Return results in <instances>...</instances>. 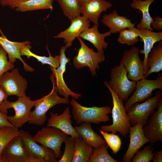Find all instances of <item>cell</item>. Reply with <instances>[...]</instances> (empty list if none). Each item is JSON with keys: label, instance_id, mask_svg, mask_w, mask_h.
Instances as JSON below:
<instances>
[{"label": "cell", "instance_id": "cell-31", "mask_svg": "<svg viewBox=\"0 0 162 162\" xmlns=\"http://www.w3.org/2000/svg\"><path fill=\"white\" fill-rule=\"evenodd\" d=\"M106 144L97 148H93L88 162H118L109 154Z\"/></svg>", "mask_w": 162, "mask_h": 162}, {"label": "cell", "instance_id": "cell-13", "mask_svg": "<svg viewBox=\"0 0 162 162\" xmlns=\"http://www.w3.org/2000/svg\"><path fill=\"white\" fill-rule=\"evenodd\" d=\"M19 134L25 147L32 157L40 160L41 162H58L53 150L38 144L28 132L20 130H19Z\"/></svg>", "mask_w": 162, "mask_h": 162}, {"label": "cell", "instance_id": "cell-15", "mask_svg": "<svg viewBox=\"0 0 162 162\" xmlns=\"http://www.w3.org/2000/svg\"><path fill=\"white\" fill-rule=\"evenodd\" d=\"M143 131L151 146L162 141V100L157 110L148 118L147 123L143 127Z\"/></svg>", "mask_w": 162, "mask_h": 162}, {"label": "cell", "instance_id": "cell-18", "mask_svg": "<svg viewBox=\"0 0 162 162\" xmlns=\"http://www.w3.org/2000/svg\"><path fill=\"white\" fill-rule=\"evenodd\" d=\"M0 45L5 50L8 55L9 61L14 64L17 59L22 63L24 70L28 72H32L34 69L28 65L21 57L20 51L21 49L26 45L30 44V42L26 40L22 42L12 41L8 39L0 29Z\"/></svg>", "mask_w": 162, "mask_h": 162}, {"label": "cell", "instance_id": "cell-29", "mask_svg": "<svg viewBox=\"0 0 162 162\" xmlns=\"http://www.w3.org/2000/svg\"><path fill=\"white\" fill-rule=\"evenodd\" d=\"M53 0H25L14 8L16 11L25 12L49 9L52 10Z\"/></svg>", "mask_w": 162, "mask_h": 162}, {"label": "cell", "instance_id": "cell-14", "mask_svg": "<svg viewBox=\"0 0 162 162\" xmlns=\"http://www.w3.org/2000/svg\"><path fill=\"white\" fill-rule=\"evenodd\" d=\"M65 46H62L60 50V62L59 66L56 68L50 67L54 77L58 94L64 98L69 99L70 96L75 99L82 97L80 93H75L71 91L67 86L63 79V74L65 71L66 66L69 63L70 59L67 58L65 54L66 50Z\"/></svg>", "mask_w": 162, "mask_h": 162}, {"label": "cell", "instance_id": "cell-25", "mask_svg": "<svg viewBox=\"0 0 162 162\" xmlns=\"http://www.w3.org/2000/svg\"><path fill=\"white\" fill-rule=\"evenodd\" d=\"M155 0H132L130 7L132 8L139 10L142 12V17L140 22L137 25L138 29L146 28L151 31L153 29L151 26L153 21L149 12V7Z\"/></svg>", "mask_w": 162, "mask_h": 162}, {"label": "cell", "instance_id": "cell-20", "mask_svg": "<svg viewBox=\"0 0 162 162\" xmlns=\"http://www.w3.org/2000/svg\"><path fill=\"white\" fill-rule=\"evenodd\" d=\"M112 6L111 3L105 0H91L81 5V14L94 25L99 26L101 13Z\"/></svg>", "mask_w": 162, "mask_h": 162}, {"label": "cell", "instance_id": "cell-17", "mask_svg": "<svg viewBox=\"0 0 162 162\" xmlns=\"http://www.w3.org/2000/svg\"><path fill=\"white\" fill-rule=\"evenodd\" d=\"M70 26L65 30L61 32L54 37V38H62L66 48L70 47L75 38L90 26V21L84 16H80L71 21Z\"/></svg>", "mask_w": 162, "mask_h": 162}, {"label": "cell", "instance_id": "cell-24", "mask_svg": "<svg viewBox=\"0 0 162 162\" xmlns=\"http://www.w3.org/2000/svg\"><path fill=\"white\" fill-rule=\"evenodd\" d=\"M74 128L80 136L94 148L106 144L105 140L92 128L91 123H82Z\"/></svg>", "mask_w": 162, "mask_h": 162}, {"label": "cell", "instance_id": "cell-8", "mask_svg": "<svg viewBox=\"0 0 162 162\" xmlns=\"http://www.w3.org/2000/svg\"><path fill=\"white\" fill-rule=\"evenodd\" d=\"M67 136L58 128L46 126L38 130L33 137L37 143L52 150L58 159L62 155L61 147Z\"/></svg>", "mask_w": 162, "mask_h": 162}, {"label": "cell", "instance_id": "cell-34", "mask_svg": "<svg viewBox=\"0 0 162 162\" xmlns=\"http://www.w3.org/2000/svg\"><path fill=\"white\" fill-rule=\"evenodd\" d=\"M99 130L103 136L106 144L112 150V153L116 154L120 150L122 144L120 137L115 134H109L101 129H99Z\"/></svg>", "mask_w": 162, "mask_h": 162}, {"label": "cell", "instance_id": "cell-22", "mask_svg": "<svg viewBox=\"0 0 162 162\" xmlns=\"http://www.w3.org/2000/svg\"><path fill=\"white\" fill-rule=\"evenodd\" d=\"M138 29L140 40L143 42L144 44L143 49L140 50L139 52L144 55L143 63L144 75L148 70L147 64L148 54L154 44L162 40V32H155L146 28Z\"/></svg>", "mask_w": 162, "mask_h": 162}, {"label": "cell", "instance_id": "cell-26", "mask_svg": "<svg viewBox=\"0 0 162 162\" xmlns=\"http://www.w3.org/2000/svg\"><path fill=\"white\" fill-rule=\"evenodd\" d=\"M147 64L148 70L144 75L146 78L153 73L159 72L162 70V41L158 42L157 45L153 46L149 53Z\"/></svg>", "mask_w": 162, "mask_h": 162}, {"label": "cell", "instance_id": "cell-5", "mask_svg": "<svg viewBox=\"0 0 162 162\" xmlns=\"http://www.w3.org/2000/svg\"><path fill=\"white\" fill-rule=\"evenodd\" d=\"M162 100L161 91L155 92L154 95L151 97L141 103L136 102L133 104L126 111L130 124L134 125L138 122L143 125L147 122L150 116L156 110Z\"/></svg>", "mask_w": 162, "mask_h": 162}, {"label": "cell", "instance_id": "cell-7", "mask_svg": "<svg viewBox=\"0 0 162 162\" xmlns=\"http://www.w3.org/2000/svg\"><path fill=\"white\" fill-rule=\"evenodd\" d=\"M77 38L81 46L77 55L73 59L74 66L77 69L87 67L92 75L93 76H96V70L99 69V64L105 60L104 55L95 52L86 45L80 37Z\"/></svg>", "mask_w": 162, "mask_h": 162}, {"label": "cell", "instance_id": "cell-27", "mask_svg": "<svg viewBox=\"0 0 162 162\" xmlns=\"http://www.w3.org/2000/svg\"><path fill=\"white\" fill-rule=\"evenodd\" d=\"M32 48L30 44H28L22 48L20 51L21 56H25L28 58L33 57L35 58L38 62H40L43 65L47 64L50 67L56 68L59 66L60 60L59 55H56L55 57L52 56L46 47L49 56L48 57L40 56L34 54L31 51Z\"/></svg>", "mask_w": 162, "mask_h": 162}, {"label": "cell", "instance_id": "cell-28", "mask_svg": "<svg viewBox=\"0 0 162 162\" xmlns=\"http://www.w3.org/2000/svg\"><path fill=\"white\" fill-rule=\"evenodd\" d=\"M75 139L74 154L72 162H88L93 148L81 137Z\"/></svg>", "mask_w": 162, "mask_h": 162}, {"label": "cell", "instance_id": "cell-40", "mask_svg": "<svg viewBox=\"0 0 162 162\" xmlns=\"http://www.w3.org/2000/svg\"><path fill=\"white\" fill-rule=\"evenodd\" d=\"M7 127H14L8 120L7 114L0 111V130Z\"/></svg>", "mask_w": 162, "mask_h": 162}, {"label": "cell", "instance_id": "cell-32", "mask_svg": "<svg viewBox=\"0 0 162 162\" xmlns=\"http://www.w3.org/2000/svg\"><path fill=\"white\" fill-rule=\"evenodd\" d=\"M117 41L122 44L132 46L139 40V31L135 27L123 29L120 32Z\"/></svg>", "mask_w": 162, "mask_h": 162}, {"label": "cell", "instance_id": "cell-6", "mask_svg": "<svg viewBox=\"0 0 162 162\" xmlns=\"http://www.w3.org/2000/svg\"><path fill=\"white\" fill-rule=\"evenodd\" d=\"M110 76L109 86L122 101H126L135 90L136 82L128 79L126 70L120 63L111 69Z\"/></svg>", "mask_w": 162, "mask_h": 162}, {"label": "cell", "instance_id": "cell-37", "mask_svg": "<svg viewBox=\"0 0 162 162\" xmlns=\"http://www.w3.org/2000/svg\"><path fill=\"white\" fill-rule=\"evenodd\" d=\"M7 53L0 45V77L6 72L12 69L14 67L13 64L8 60Z\"/></svg>", "mask_w": 162, "mask_h": 162}, {"label": "cell", "instance_id": "cell-3", "mask_svg": "<svg viewBox=\"0 0 162 162\" xmlns=\"http://www.w3.org/2000/svg\"><path fill=\"white\" fill-rule=\"evenodd\" d=\"M104 84L109 90L112 97L113 107L111 112L112 122L111 125L102 126L101 129L114 134L118 132L125 136L129 133L131 126L123 101L109 86L107 82L105 81Z\"/></svg>", "mask_w": 162, "mask_h": 162}, {"label": "cell", "instance_id": "cell-43", "mask_svg": "<svg viewBox=\"0 0 162 162\" xmlns=\"http://www.w3.org/2000/svg\"><path fill=\"white\" fill-rule=\"evenodd\" d=\"M91 0H77L79 3L81 5V6L85 3Z\"/></svg>", "mask_w": 162, "mask_h": 162}, {"label": "cell", "instance_id": "cell-4", "mask_svg": "<svg viewBox=\"0 0 162 162\" xmlns=\"http://www.w3.org/2000/svg\"><path fill=\"white\" fill-rule=\"evenodd\" d=\"M14 102L5 100L1 105L0 111L7 114L8 109L12 108L15 111L13 116H8L9 122L15 128H21L25 124L28 122L31 113V110L34 106L37 100H32L29 97L26 96L18 97Z\"/></svg>", "mask_w": 162, "mask_h": 162}, {"label": "cell", "instance_id": "cell-2", "mask_svg": "<svg viewBox=\"0 0 162 162\" xmlns=\"http://www.w3.org/2000/svg\"><path fill=\"white\" fill-rule=\"evenodd\" d=\"M70 104L73 118L77 125L84 122L99 124L110 120L108 114L111 112V109L109 106L85 107L73 98Z\"/></svg>", "mask_w": 162, "mask_h": 162}, {"label": "cell", "instance_id": "cell-12", "mask_svg": "<svg viewBox=\"0 0 162 162\" xmlns=\"http://www.w3.org/2000/svg\"><path fill=\"white\" fill-rule=\"evenodd\" d=\"M27 84L26 79L20 74L17 68L6 72L0 77V85L8 96L15 95L18 97L26 96Z\"/></svg>", "mask_w": 162, "mask_h": 162}, {"label": "cell", "instance_id": "cell-9", "mask_svg": "<svg viewBox=\"0 0 162 162\" xmlns=\"http://www.w3.org/2000/svg\"><path fill=\"white\" fill-rule=\"evenodd\" d=\"M1 158L2 162H41L29 154L19 134L5 146L1 153Z\"/></svg>", "mask_w": 162, "mask_h": 162}, {"label": "cell", "instance_id": "cell-35", "mask_svg": "<svg viewBox=\"0 0 162 162\" xmlns=\"http://www.w3.org/2000/svg\"><path fill=\"white\" fill-rule=\"evenodd\" d=\"M65 147L64 153L58 162H72L74 154L75 138L67 136L64 142Z\"/></svg>", "mask_w": 162, "mask_h": 162}, {"label": "cell", "instance_id": "cell-21", "mask_svg": "<svg viewBox=\"0 0 162 162\" xmlns=\"http://www.w3.org/2000/svg\"><path fill=\"white\" fill-rule=\"evenodd\" d=\"M101 21L109 28V31L111 34L116 33L125 29L134 28L136 24L133 23L131 20L126 16L119 15L116 10L108 14H104Z\"/></svg>", "mask_w": 162, "mask_h": 162}, {"label": "cell", "instance_id": "cell-11", "mask_svg": "<svg viewBox=\"0 0 162 162\" xmlns=\"http://www.w3.org/2000/svg\"><path fill=\"white\" fill-rule=\"evenodd\" d=\"M156 89L162 90V76L161 75L155 80L144 78L137 82L134 92L125 103L124 106L126 111L134 103L141 102L151 97L152 92Z\"/></svg>", "mask_w": 162, "mask_h": 162}, {"label": "cell", "instance_id": "cell-36", "mask_svg": "<svg viewBox=\"0 0 162 162\" xmlns=\"http://www.w3.org/2000/svg\"><path fill=\"white\" fill-rule=\"evenodd\" d=\"M150 145L146 146L142 150H138L133 156V162H149L154 155L152 153L154 148Z\"/></svg>", "mask_w": 162, "mask_h": 162}, {"label": "cell", "instance_id": "cell-19", "mask_svg": "<svg viewBox=\"0 0 162 162\" xmlns=\"http://www.w3.org/2000/svg\"><path fill=\"white\" fill-rule=\"evenodd\" d=\"M48 120L47 127H53L59 129L68 136L74 138L80 137L72 125L73 121L70 109L67 107L63 112L58 115L52 112Z\"/></svg>", "mask_w": 162, "mask_h": 162}, {"label": "cell", "instance_id": "cell-42", "mask_svg": "<svg viewBox=\"0 0 162 162\" xmlns=\"http://www.w3.org/2000/svg\"><path fill=\"white\" fill-rule=\"evenodd\" d=\"M8 96L5 91L0 85V108L4 102L7 100Z\"/></svg>", "mask_w": 162, "mask_h": 162}, {"label": "cell", "instance_id": "cell-10", "mask_svg": "<svg viewBox=\"0 0 162 162\" xmlns=\"http://www.w3.org/2000/svg\"><path fill=\"white\" fill-rule=\"evenodd\" d=\"M139 52L135 46L125 50L120 62L126 70L128 79L136 82L144 78L143 61L140 57Z\"/></svg>", "mask_w": 162, "mask_h": 162}, {"label": "cell", "instance_id": "cell-16", "mask_svg": "<svg viewBox=\"0 0 162 162\" xmlns=\"http://www.w3.org/2000/svg\"><path fill=\"white\" fill-rule=\"evenodd\" d=\"M143 125L138 122L129 128L130 143L128 148L124 155V162H131L136 152L149 140L145 136L143 131Z\"/></svg>", "mask_w": 162, "mask_h": 162}, {"label": "cell", "instance_id": "cell-1", "mask_svg": "<svg viewBox=\"0 0 162 162\" xmlns=\"http://www.w3.org/2000/svg\"><path fill=\"white\" fill-rule=\"evenodd\" d=\"M50 79L52 84V89L48 94L37 100L34 106V109L31 112L28 122L30 124L43 125L47 119L46 113L50 109L58 104L69 103V99L58 96V88L52 73L50 75Z\"/></svg>", "mask_w": 162, "mask_h": 162}, {"label": "cell", "instance_id": "cell-30", "mask_svg": "<svg viewBox=\"0 0 162 162\" xmlns=\"http://www.w3.org/2000/svg\"><path fill=\"white\" fill-rule=\"evenodd\" d=\"M64 15L71 21L80 16L81 5L77 0H57Z\"/></svg>", "mask_w": 162, "mask_h": 162}, {"label": "cell", "instance_id": "cell-38", "mask_svg": "<svg viewBox=\"0 0 162 162\" xmlns=\"http://www.w3.org/2000/svg\"><path fill=\"white\" fill-rule=\"evenodd\" d=\"M25 0H0V4L3 7H8L14 9L21 2Z\"/></svg>", "mask_w": 162, "mask_h": 162}, {"label": "cell", "instance_id": "cell-23", "mask_svg": "<svg viewBox=\"0 0 162 162\" xmlns=\"http://www.w3.org/2000/svg\"><path fill=\"white\" fill-rule=\"evenodd\" d=\"M98 25H94L83 32L79 37L82 39L91 43L97 49L98 52L104 55V50L106 49L108 44L105 40V38L110 35L109 32L100 33L98 30Z\"/></svg>", "mask_w": 162, "mask_h": 162}, {"label": "cell", "instance_id": "cell-41", "mask_svg": "<svg viewBox=\"0 0 162 162\" xmlns=\"http://www.w3.org/2000/svg\"><path fill=\"white\" fill-rule=\"evenodd\" d=\"M153 162H162V151H156L152 158Z\"/></svg>", "mask_w": 162, "mask_h": 162}, {"label": "cell", "instance_id": "cell-33", "mask_svg": "<svg viewBox=\"0 0 162 162\" xmlns=\"http://www.w3.org/2000/svg\"><path fill=\"white\" fill-rule=\"evenodd\" d=\"M18 128L14 127H5L0 130V160L2 152L6 145L14 137L19 135Z\"/></svg>", "mask_w": 162, "mask_h": 162}, {"label": "cell", "instance_id": "cell-39", "mask_svg": "<svg viewBox=\"0 0 162 162\" xmlns=\"http://www.w3.org/2000/svg\"><path fill=\"white\" fill-rule=\"evenodd\" d=\"M153 21L151 23V26L153 29L157 31L162 30V18L158 16L153 18Z\"/></svg>", "mask_w": 162, "mask_h": 162}]
</instances>
